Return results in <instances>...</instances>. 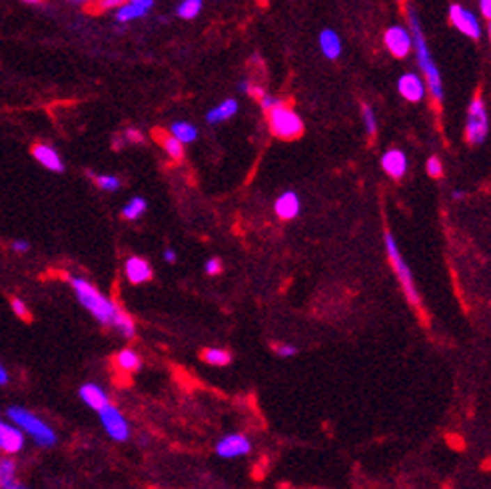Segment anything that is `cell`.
<instances>
[{
	"label": "cell",
	"instance_id": "1",
	"mask_svg": "<svg viewBox=\"0 0 491 489\" xmlns=\"http://www.w3.org/2000/svg\"><path fill=\"white\" fill-rule=\"evenodd\" d=\"M407 22H410V32H412V40H414V52H416V60L421 75L426 76V86L428 92L432 94V98L437 104L444 102V80H442V72L433 60L430 46L426 40V34L421 29L419 16H417L414 6H407Z\"/></svg>",
	"mask_w": 491,
	"mask_h": 489
},
{
	"label": "cell",
	"instance_id": "2",
	"mask_svg": "<svg viewBox=\"0 0 491 489\" xmlns=\"http://www.w3.org/2000/svg\"><path fill=\"white\" fill-rule=\"evenodd\" d=\"M70 284H72V290H75L78 302L92 313V318L104 326H112L118 304L108 300L96 286H92L84 278H70Z\"/></svg>",
	"mask_w": 491,
	"mask_h": 489
},
{
	"label": "cell",
	"instance_id": "3",
	"mask_svg": "<svg viewBox=\"0 0 491 489\" xmlns=\"http://www.w3.org/2000/svg\"><path fill=\"white\" fill-rule=\"evenodd\" d=\"M386 250L387 258H389V264L393 267L396 276L400 278V284H402L407 302H410L414 308L419 310V308H421V297H419L416 282H414V274H412V270L407 266V262L403 260L402 252H400V248H398V242H396V236H393L391 232H386Z\"/></svg>",
	"mask_w": 491,
	"mask_h": 489
},
{
	"label": "cell",
	"instance_id": "4",
	"mask_svg": "<svg viewBox=\"0 0 491 489\" xmlns=\"http://www.w3.org/2000/svg\"><path fill=\"white\" fill-rule=\"evenodd\" d=\"M6 415L10 421H15V426H18L24 433H29L30 437L42 447H50L56 444V433L52 428H48L40 417H36L34 414L26 412L24 408L13 405L6 410Z\"/></svg>",
	"mask_w": 491,
	"mask_h": 489
},
{
	"label": "cell",
	"instance_id": "5",
	"mask_svg": "<svg viewBox=\"0 0 491 489\" xmlns=\"http://www.w3.org/2000/svg\"><path fill=\"white\" fill-rule=\"evenodd\" d=\"M268 124L272 134L282 140H296L304 132V122L298 112L283 102L268 110Z\"/></svg>",
	"mask_w": 491,
	"mask_h": 489
},
{
	"label": "cell",
	"instance_id": "6",
	"mask_svg": "<svg viewBox=\"0 0 491 489\" xmlns=\"http://www.w3.org/2000/svg\"><path fill=\"white\" fill-rule=\"evenodd\" d=\"M490 134V116H488V108L485 102L477 96L469 104L467 110V122H465V138L469 144H483L488 140Z\"/></svg>",
	"mask_w": 491,
	"mask_h": 489
},
{
	"label": "cell",
	"instance_id": "7",
	"mask_svg": "<svg viewBox=\"0 0 491 489\" xmlns=\"http://www.w3.org/2000/svg\"><path fill=\"white\" fill-rule=\"evenodd\" d=\"M449 22L453 24V29H458L463 36L479 40L481 38V24L469 8H465L462 4H451L449 6Z\"/></svg>",
	"mask_w": 491,
	"mask_h": 489
},
{
	"label": "cell",
	"instance_id": "8",
	"mask_svg": "<svg viewBox=\"0 0 491 489\" xmlns=\"http://www.w3.org/2000/svg\"><path fill=\"white\" fill-rule=\"evenodd\" d=\"M100 421H102V428L106 430V433L116 440V442H126L130 437V428H128V421L126 417L122 415L118 408H114L112 403L104 405L100 412Z\"/></svg>",
	"mask_w": 491,
	"mask_h": 489
},
{
	"label": "cell",
	"instance_id": "9",
	"mask_svg": "<svg viewBox=\"0 0 491 489\" xmlns=\"http://www.w3.org/2000/svg\"><path fill=\"white\" fill-rule=\"evenodd\" d=\"M384 45H386L387 52L396 59H405L412 50H414V40H412V32L400 26V24H393L386 30L384 34Z\"/></svg>",
	"mask_w": 491,
	"mask_h": 489
},
{
	"label": "cell",
	"instance_id": "10",
	"mask_svg": "<svg viewBox=\"0 0 491 489\" xmlns=\"http://www.w3.org/2000/svg\"><path fill=\"white\" fill-rule=\"evenodd\" d=\"M250 449H252V444H250V440H248L244 433L224 435L222 440L216 444V453H218V458H222V460H234V458L248 456Z\"/></svg>",
	"mask_w": 491,
	"mask_h": 489
},
{
	"label": "cell",
	"instance_id": "11",
	"mask_svg": "<svg viewBox=\"0 0 491 489\" xmlns=\"http://www.w3.org/2000/svg\"><path fill=\"white\" fill-rule=\"evenodd\" d=\"M398 92H400V96H402L403 100H407V102H421L426 98L428 86H426L423 78L419 75L405 72L398 80Z\"/></svg>",
	"mask_w": 491,
	"mask_h": 489
},
{
	"label": "cell",
	"instance_id": "12",
	"mask_svg": "<svg viewBox=\"0 0 491 489\" xmlns=\"http://www.w3.org/2000/svg\"><path fill=\"white\" fill-rule=\"evenodd\" d=\"M382 168L389 178L402 180L407 174V156L400 148H389L382 154Z\"/></svg>",
	"mask_w": 491,
	"mask_h": 489
},
{
	"label": "cell",
	"instance_id": "13",
	"mask_svg": "<svg viewBox=\"0 0 491 489\" xmlns=\"http://www.w3.org/2000/svg\"><path fill=\"white\" fill-rule=\"evenodd\" d=\"M24 447V431L18 426H10L0 417V451L2 453H18Z\"/></svg>",
	"mask_w": 491,
	"mask_h": 489
},
{
	"label": "cell",
	"instance_id": "14",
	"mask_svg": "<svg viewBox=\"0 0 491 489\" xmlns=\"http://www.w3.org/2000/svg\"><path fill=\"white\" fill-rule=\"evenodd\" d=\"M274 210L278 214V218L282 220H294L299 216V210H302V200L294 190H286L278 196Z\"/></svg>",
	"mask_w": 491,
	"mask_h": 489
},
{
	"label": "cell",
	"instance_id": "15",
	"mask_svg": "<svg viewBox=\"0 0 491 489\" xmlns=\"http://www.w3.org/2000/svg\"><path fill=\"white\" fill-rule=\"evenodd\" d=\"M318 45H320V50L327 60H338L342 56V38L334 29L322 30L320 36H318Z\"/></svg>",
	"mask_w": 491,
	"mask_h": 489
},
{
	"label": "cell",
	"instance_id": "16",
	"mask_svg": "<svg viewBox=\"0 0 491 489\" xmlns=\"http://www.w3.org/2000/svg\"><path fill=\"white\" fill-rule=\"evenodd\" d=\"M32 156L36 162H40L45 166L46 170L50 172H64V162L60 158V154L52 146H46V144H36L32 146Z\"/></svg>",
	"mask_w": 491,
	"mask_h": 489
},
{
	"label": "cell",
	"instance_id": "17",
	"mask_svg": "<svg viewBox=\"0 0 491 489\" xmlns=\"http://www.w3.org/2000/svg\"><path fill=\"white\" fill-rule=\"evenodd\" d=\"M126 276H128L130 284L138 286V284L148 282L150 278H152V267H150V264L144 258L134 256V258H130L126 262Z\"/></svg>",
	"mask_w": 491,
	"mask_h": 489
},
{
	"label": "cell",
	"instance_id": "18",
	"mask_svg": "<svg viewBox=\"0 0 491 489\" xmlns=\"http://www.w3.org/2000/svg\"><path fill=\"white\" fill-rule=\"evenodd\" d=\"M80 398H82V401H84L88 408H92L94 412H100L104 405L110 403L104 389L100 386H96V384H84V386L80 387Z\"/></svg>",
	"mask_w": 491,
	"mask_h": 489
},
{
	"label": "cell",
	"instance_id": "19",
	"mask_svg": "<svg viewBox=\"0 0 491 489\" xmlns=\"http://www.w3.org/2000/svg\"><path fill=\"white\" fill-rule=\"evenodd\" d=\"M238 100L234 98H226L218 106H214L212 110H208L206 114V122L208 124H220V122H226V120L234 118L236 112H238Z\"/></svg>",
	"mask_w": 491,
	"mask_h": 489
},
{
	"label": "cell",
	"instance_id": "20",
	"mask_svg": "<svg viewBox=\"0 0 491 489\" xmlns=\"http://www.w3.org/2000/svg\"><path fill=\"white\" fill-rule=\"evenodd\" d=\"M154 136H156V140L162 144V148L166 150V154H168L172 160H182V158H184V144L180 142L178 138H174L170 132H160V130H156Z\"/></svg>",
	"mask_w": 491,
	"mask_h": 489
},
{
	"label": "cell",
	"instance_id": "21",
	"mask_svg": "<svg viewBox=\"0 0 491 489\" xmlns=\"http://www.w3.org/2000/svg\"><path fill=\"white\" fill-rule=\"evenodd\" d=\"M148 13V8H144V6H140V4H134V2H128V0H126L122 6L116 8V15L114 16H116V20H118L120 24H128V22H132V20L144 18Z\"/></svg>",
	"mask_w": 491,
	"mask_h": 489
},
{
	"label": "cell",
	"instance_id": "22",
	"mask_svg": "<svg viewBox=\"0 0 491 489\" xmlns=\"http://www.w3.org/2000/svg\"><path fill=\"white\" fill-rule=\"evenodd\" d=\"M170 134L174 138H178L182 144H192L194 140L198 138V128L190 122H186V120H180V122H174L170 126Z\"/></svg>",
	"mask_w": 491,
	"mask_h": 489
},
{
	"label": "cell",
	"instance_id": "23",
	"mask_svg": "<svg viewBox=\"0 0 491 489\" xmlns=\"http://www.w3.org/2000/svg\"><path fill=\"white\" fill-rule=\"evenodd\" d=\"M16 463L10 458H2L0 460V488L4 489H16L22 488L20 483H16Z\"/></svg>",
	"mask_w": 491,
	"mask_h": 489
},
{
	"label": "cell",
	"instance_id": "24",
	"mask_svg": "<svg viewBox=\"0 0 491 489\" xmlns=\"http://www.w3.org/2000/svg\"><path fill=\"white\" fill-rule=\"evenodd\" d=\"M112 326L118 329L120 334L124 336V338H128V340H132L136 336V326H134V320L126 313V311L122 310L118 306V310H116V313H114V322H112Z\"/></svg>",
	"mask_w": 491,
	"mask_h": 489
},
{
	"label": "cell",
	"instance_id": "25",
	"mask_svg": "<svg viewBox=\"0 0 491 489\" xmlns=\"http://www.w3.org/2000/svg\"><path fill=\"white\" fill-rule=\"evenodd\" d=\"M116 366L120 370L126 371V373H134L140 370L142 366V359L136 354L134 350H122L118 356H116Z\"/></svg>",
	"mask_w": 491,
	"mask_h": 489
},
{
	"label": "cell",
	"instance_id": "26",
	"mask_svg": "<svg viewBox=\"0 0 491 489\" xmlns=\"http://www.w3.org/2000/svg\"><path fill=\"white\" fill-rule=\"evenodd\" d=\"M202 8H204V0H180V4L176 6V15L182 20H194L202 13Z\"/></svg>",
	"mask_w": 491,
	"mask_h": 489
},
{
	"label": "cell",
	"instance_id": "27",
	"mask_svg": "<svg viewBox=\"0 0 491 489\" xmlns=\"http://www.w3.org/2000/svg\"><path fill=\"white\" fill-rule=\"evenodd\" d=\"M202 359H204L206 364H210V366L224 368V366H228V364L232 362V356H230V352L220 350V348H208V350L202 352Z\"/></svg>",
	"mask_w": 491,
	"mask_h": 489
},
{
	"label": "cell",
	"instance_id": "28",
	"mask_svg": "<svg viewBox=\"0 0 491 489\" xmlns=\"http://www.w3.org/2000/svg\"><path fill=\"white\" fill-rule=\"evenodd\" d=\"M146 208H148L146 200L140 198V196H136L126 206L122 208V216H124L126 220H138V218L146 212Z\"/></svg>",
	"mask_w": 491,
	"mask_h": 489
},
{
	"label": "cell",
	"instance_id": "29",
	"mask_svg": "<svg viewBox=\"0 0 491 489\" xmlns=\"http://www.w3.org/2000/svg\"><path fill=\"white\" fill-rule=\"evenodd\" d=\"M361 122H364V128L370 136L377 134V116H375V110H373L370 104H364L361 106Z\"/></svg>",
	"mask_w": 491,
	"mask_h": 489
},
{
	"label": "cell",
	"instance_id": "30",
	"mask_svg": "<svg viewBox=\"0 0 491 489\" xmlns=\"http://www.w3.org/2000/svg\"><path fill=\"white\" fill-rule=\"evenodd\" d=\"M94 184L104 192H116L120 188V180L116 176H106V174L94 176Z\"/></svg>",
	"mask_w": 491,
	"mask_h": 489
},
{
	"label": "cell",
	"instance_id": "31",
	"mask_svg": "<svg viewBox=\"0 0 491 489\" xmlns=\"http://www.w3.org/2000/svg\"><path fill=\"white\" fill-rule=\"evenodd\" d=\"M426 172L430 178H442L444 176V164L437 156H432L428 162H426Z\"/></svg>",
	"mask_w": 491,
	"mask_h": 489
},
{
	"label": "cell",
	"instance_id": "32",
	"mask_svg": "<svg viewBox=\"0 0 491 489\" xmlns=\"http://www.w3.org/2000/svg\"><path fill=\"white\" fill-rule=\"evenodd\" d=\"M274 352L280 357H294L298 354V348L292 343H274Z\"/></svg>",
	"mask_w": 491,
	"mask_h": 489
},
{
	"label": "cell",
	"instance_id": "33",
	"mask_svg": "<svg viewBox=\"0 0 491 489\" xmlns=\"http://www.w3.org/2000/svg\"><path fill=\"white\" fill-rule=\"evenodd\" d=\"M13 310H15V313L18 316V318H22V320H30L29 306H26L20 297H13Z\"/></svg>",
	"mask_w": 491,
	"mask_h": 489
},
{
	"label": "cell",
	"instance_id": "34",
	"mask_svg": "<svg viewBox=\"0 0 491 489\" xmlns=\"http://www.w3.org/2000/svg\"><path fill=\"white\" fill-rule=\"evenodd\" d=\"M278 104H282V100L278 98V96H272V94H264L262 98H260V106L264 108V112H268V110H272L274 106H278Z\"/></svg>",
	"mask_w": 491,
	"mask_h": 489
},
{
	"label": "cell",
	"instance_id": "35",
	"mask_svg": "<svg viewBox=\"0 0 491 489\" xmlns=\"http://www.w3.org/2000/svg\"><path fill=\"white\" fill-rule=\"evenodd\" d=\"M204 272H206L208 276L220 274V272H222V262H220L218 258H210L208 262H206V266H204Z\"/></svg>",
	"mask_w": 491,
	"mask_h": 489
},
{
	"label": "cell",
	"instance_id": "36",
	"mask_svg": "<svg viewBox=\"0 0 491 489\" xmlns=\"http://www.w3.org/2000/svg\"><path fill=\"white\" fill-rule=\"evenodd\" d=\"M124 2H126V0H98L96 6H98L100 10H116Z\"/></svg>",
	"mask_w": 491,
	"mask_h": 489
},
{
	"label": "cell",
	"instance_id": "37",
	"mask_svg": "<svg viewBox=\"0 0 491 489\" xmlns=\"http://www.w3.org/2000/svg\"><path fill=\"white\" fill-rule=\"evenodd\" d=\"M479 13L491 20V0H479Z\"/></svg>",
	"mask_w": 491,
	"mask_h": 489
},
{
	"label": "cell",
	"instance_id": "38",
	"mask_svg": "<svg viewBox=\"0 0 491 489\" xmlns=\"http://www.w3.org/2000/svg\"><path fill=\"white\" fill-rule=\"evenodd\" d=\"M13 248H15L16 252L26 254L30 250V244L26 242V240H16L15 244H13Z\"/></svg>",
	"mask_w": 491,
	"mask_h": 489
},
{
	"label": "cell",
	"instance_id": "39",
	"mask_svg": "<svg viewBox=\"0 0 491 489\" xmlns=\"http://www.w3.org/2000/svg\"><path fill=\"white\" fill-rule=\"evenodd\" d=\"M250 88H252V80H250V78H244V80H240L238 90L242 92V94H250Z\"/></svg>",
	"mask_w": 491,
	"mask_h": 489
},
{
	"label": "cell",
	"instance_id": "40",
	"mask_svg": "<svg viewBox=\"0 0 491 489\" xmlns=\"http://www.w3.org/2000/svg\"><path fill=\"white\" fill-rule=\"evenodd\" d=\"M164 260H166L168 264H174V262L178 260V256H176V252H174L172 248H168V250H164Z\"/></svg>",
	"mask_w": 491,
	"mask_h": 489
},
{
	"label": "cell",
	"instance_id": "41",
	"mask_svg": "<svg viewBox=\"0 0 491 489\" xmlns=\"http://www.w3.org/2000/svg\"><path fill=\"white\" fill-rule=\"evenodd\" d=\"M126 138L132 140V142H142V134L138 132V130H134V128H132V130H126Z\"/></svg>",
	"mask_w": 491,
	"mask_h": 489
},
{
	"label": "cell",
	"instance_id": "42",
	"mask_svg": "<svg viewBox=\"0 0 491 489\" xmlns=\"http://www.w3.org/2000/svg\"><path fill=\"white\" fill-rule=\"evenodd\" d=\"M8 380H10V378H8V371L4 370V366L0 364V386H6Z\"/></svg>",
	"mask_w": 491,
	"mask_h": 489
},
{
	"label": "cell",
	"instance_id": "43",
	"mask_svg": "<svg viewBox=\"0 0 491 489\" xmlns=\"http://www.w3.org/2000/svg\"><path fill=\"white\" fill-rule=\"evenodd\" d=\"M128 2H134V4H140V6H144V8H152L154 6V0H128Z\"/></svg>",
	"mask_w": 491,
	"mask_h": 489
},
{
	"label": "cell",
	"instance_id": "44",
	"mask_svg": "<svg viewBox=\"0 0 491 489\" xmlns=\"http://www.w3.org/2000/svg\"><path fill=\"white\" fill-rule=\"evenodd\" d=\"M451 196H453V200H462L463 196H465V192H463V190H453Z\"/></svg>",
	"mask_w": 491,
	"mask_h": 489
},
{
	"label": "cell",
	"instance_id": "45",
	"mask_svg": "<svg viewBox=\"0 0 491 489\" xmlns=\"http://www.w3.org/2000/svg\"><path fill=\"white\" fill-rule=\"evenodd\" d=\"M68 2H72V4H86L88 0H68Z\"/></svg>",
	"mask_w": 491,
	"mask_h": 489
},
{
	"label": "cell",
	"instance_id": "46",
	"mask_svg": "<svg viewBox=\"0 0 491 489\" xmlns=\"http://www.w3.org/2000/svg\"><path fill=\"white\" fill-rule=\"evenodd\" d=\"M24 2H26V4H40L42 0H24Z\"/></svg>",
	"mask_w": 491,
	"mask_h": 489
},
{
	"label": "cell",
	"instance_id": "47",
	"mask_svg": "<svg viewBox=\"0 0 491 489\" xmlns=\"http://www.w3.org/2000/svg\"><path fill=\"white\" fill-rule=\"evenodd\" d=\"M488 467H490V469H491V460H490V461H488Z\"/></svg>",
	"mask_w": 491,
	"mask_h": 489
},
{
	"label": "cell",
	"instance_id": "48",
	"mask_svg": "<svg viewBox=\"0 0 491 489\" xmlns=\"http://www.w3.org/2000/svg\"><path fill=\"white\" fill-rule=\"evenodd\" d=\"M490 38H491V22H490Z\"/></svg>",
	"mask_w": 491,
	"mask_h": 489
}]
</instances>
